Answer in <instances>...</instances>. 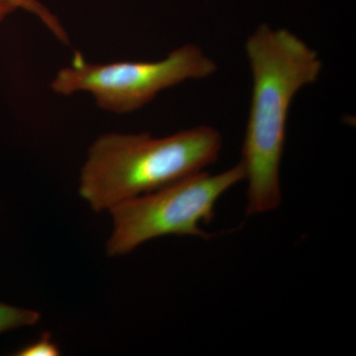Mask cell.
Listing matches in <instances>:
<instances>
[{
	"label": "cell",
	"instance_id": "cell-8",
	"mask_svg": "<svg viewBox=\"0 0 356 356\" xmlns=\"http://www.w3.org/2000/svg\"><path fill=\"white\" fill-rule=\"evenodd\" d=\"M15 10V7L11 6L10 3L4 0H0V23L3 22L7 16L10 15Z\"/></svg>",
	"mask_w": 356,
	"mask_h": 356
},
{
	"label": "cell",
	"instance_id": "cell-2",
	"mask_svg": "<svg viewBox=\"0 0 356 356\" xmlns=\"http://www.w3.org/2000/svg\"><path fill=\"white\" fill-rule=\"evenodd\" d=\"M222 136L210 126L156 138L147 133H108L89 147L79 195L95 212L189 177L214 163Z\"/></svg>",
	"mask_w": 356,
	"mask_h": 356
},
{
	"label": "cell",
	"instance_id": "cell-3",
	"mask_svg": "<svg viewBox=\"0 0 356 356\" xmlns=\"http://www.w3.org/2000/svg\"><path fill=\"white\" fill-rule=\"evenodd\" d=\"M245 180V166L225 172H199L158 191L128 199L108 210L113 229L106 243L108 257L130 254L143 243L165 236H216L200 228L215 216V205L229 189Z\"/></svg>",
	"mask_w": 356,
	"mask_h": 356
},
{
	"label": "cell",
	"instance_id": "cell-5",
	"mask_svg": "<svg viewBox=\"0 0 356 356\" xmlns=\"http://www.w3.org/2000/svg\"><path fill=\"white\" fill-rule=\"evenodd\" d=\"M4 1L10 3L15 7V9L20 8L36 16L60 43L70 44L69 34L65 31L60 19L40 0H4Z\"/></svg>",
	"mask_w": 356,
	"mask_h": 356
},
{
	"label": "cell",
	"instance_id": "cell-4",
	"mask_svg": "<svg viewBox=\"0 0 356 356\" xmlns=\"http://www.w3.org/2000/svg\"><path fill=\"white\" fill-rule=\"evenodd\" d=\"M216 70V63L194 44H184L156 62L91 64L76 51L72 63L54 77L51 88L63 96L90 93L105 111L127 114L146 106L165 89L209 77Z\"/></svg>",
	"mask_w": 356,
	"mask_h": 356
},
{
	"label": "cell",
	"instance_id": "cell-7",
	"mask_svg": "<svg viewBox=\"0 0 356 356\" xmlns=\"http://www.w3.org/2000/svg\"><path fill=\"white\" fill-rule=\"evenodd\" d=\"M60 355V348L49 332H44L34 343L21 348L15 355L17 356H58Z\"/></svg>",
	"mask_w": 356,
	"mask_h": 356
},
{
	"label": "cell",
	"instance_id": "cell-6",
	"mask_svg": "<svg viewBox=\"0 0 356 356\" xmlns=\"http://www.w3.org/2000/svg\"><path fill=\"white\" fill-rule=\"evenodd\" d=\"M40 318L41 316L38 312L0 302V334L38 324Z\"/></svg>",
	"mask_w": 356,
	"mask_h": 356
},
{
	"label": "cell",
	"instance_id": "cell-1",
	"mask_svg": "<svg viewBox=\"0 0 356 356\" xmlns=\"http://www.w3.org/2000/svg\"><path fill=\"white\" fill-rule=\"evenodd\" d=\"M245 51L252 95L241 163L248 180V216L277 209L282 202L280 165L293 99L316 83L323 69L317 51L286 29L264 24L250 37Z\"/></svg>",
	"mask_w": 356,
	"mask_h": 356
}]
</instances>
